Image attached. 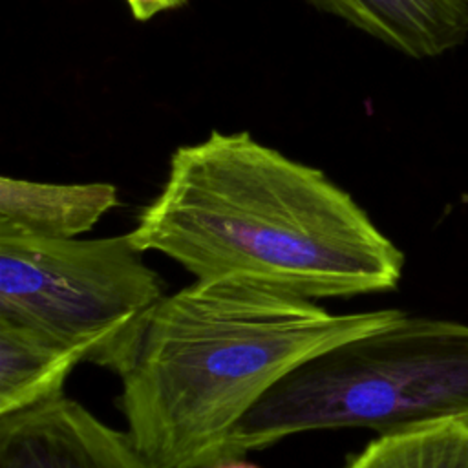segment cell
<instances>
[{
    "label": "cell",
    "mask_w": 468,
    "mask_h": 468,
    "mask_svg": "<svg viewBox=\"0 0 468 468\" xmlns=\"http://www.w3.org/2000/svg\"><path fill=\"white\" fill-rule=\"evenodd\" d=\"M344 468H468V419L378 433Z\"/></svg>",
    "instance_id": "cell-9"
},
{
    "label": "cell",
    "mask_w": 468,
    "mask_h": 468,
    "mask_svg": "<svg viewBox=\"0 0 468 468\" xmlns=\"http://www.w3.org/2000/svg\"><path fill=\"white\" fill-rule=\"evenodd\" d=\"M80 362L75 349L0 318V417L64 395V382Z\"/></svg>",
    "instance_id": "cell-8"
},
{
    "label": "cell",
    "mask_w": 468,
    "mask_h": 468,
    "mask_svg": "<svg viewBox=\"0 0 468 468\" xmlns=\"http://www.w3.org/2000/svg\"><path fill=\"white\" fill-rule=\"evenodd\" d=\"M450 419H468V324L402 311L276 382L236 428L229 461L303 431L388 433Z\"/></svg>",
    "instance_id": "cell-3"
},
{
    "label": "cell",
    "mask_w": 468,
    "mask_h": 468,
    "mask_svg": "<svg viewBox=\"0 0 468 468\" xmlns=\"http://www.w3.org/2000/svg\"><path fill=\"white\" fill-rule=\"evenodd\" d=\"M207 468H261V466H256L252 463H247V461H227V463H218V464H212V466H207Z\"/></svg>",
    "instance_id": "cell-11"
},
{
    "label": "cell",
    "mask_w": 468,
    "mask_h": 468,
    "mask_svg": "<svg viewBox=\"0 0 468 468\" xmlns=\"http://www.w3.org/2000/svg\"><path fill=\"white\" fill-rule=\"evenodd\" d=\"M188 2L190 0H126L132 16L139 22H146L163 11L179 9Z\"/></svg>",
    "instance_id": "cell-10"
},
{
    "label": "cell",
    "mask_w": 468,
    "mask_h": 468,
    "mask_svg": "<svg viewBox=\"0 0 468 468\" xmlns=\"http://www.w3.org/2000/svg\"><path fill=\"white\" fill-rule=\"evenodd\" d=\"M463 2H464V4H468V0H463Z\"/></svg>",
    "instance_id": "cell-12"
},
{
    "label": "cell",
    "mask_w": 468,
    "mask_h": 468,
    "mask_svg": "<svg viewBox=\"0 0 468 468\" xmlns=\"http://www.w3.org/2000/svg\"><path fill=\"white\" fill-rule=\"evenodd\" d=\"M130 234L106 238L0 236V318L75 349L117 377L166 282Z\"/></svg>",
    "instance_id": "cell-4"
},
{
    "label": "cell",
    "mask_w": 468,
    "mask_h": 468,
    "mask_svg": "<svg viewBox=\"0 0 468 468\" xmlns=\"http://www.w3.org/2000/svg\"><path fill=\"white\" fill-rule=\"evenodd\" d=\"M399 314H335L250 278L196 280L159 300L119 375L126 433L157 468L227 463L236 428L276 382Z\"/></svg>",
    "instance_id": "cell-2"
},
{
    "label": "cell",
    "mask_w": 468,
    "mask_h": 468,
    "mask_svg": "<svg viewBox=\"0 0 468 468\" xmlns=\"http://www.w3.org/2000/svg\"><path fill=\"white\" fill-rule=\"evenodd\" d=\"M413 58H431L468 37L463 0H305Z\"/></svg>",
    "instance_id": "cell-6"
},
{
    "label": "cell",
    "mask_w": 468,
    "mask_h": 468,
    "mask_svg": "<svg viewBox=\"0 0 468 468\" xmlns=\"http://www.w3.org/2000/svg\"><path fill=\"white\" fill-rule=\"evenodd\" d=\"M128 234L196 280L250 278L311 300L393 291L404 269L349 192L249 132L179 146Z\"/></svg>",
    "instance_id": "cell-1"
},
{
    "label": "cell",
    "mask_w": 468,
    "mask_h": 468,
    "mask_svg": "<svg viewBox=\"0 0 468 468\" xmlns=\"http://www.w3.org/2000/svg\"><path fill=\"white\" fill-rule=\"evenodd\" d=\"M0 468H157L80 402L58 395L0 417Z\"/></svg>",
    "instance_id": "cell-5"
},
{
    "label": "cell",
    "mask_w": 468,
    "mask_h": 468,
    "mask_svg": "<svg viewBox=\"0 0 468 468\" xmlns=\"http://www.w3.org/2000/svg\"><path fill=\"white\" fill-rule=\"evenodd\" d=\"M119 205L112 183H40L0 177V236L79 238Z\"/></svg>",
    "instance_id": "cell-7"
}]
</instances>
